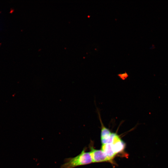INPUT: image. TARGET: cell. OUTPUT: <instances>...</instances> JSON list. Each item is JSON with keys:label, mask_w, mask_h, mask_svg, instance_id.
Instances as JSON below:
<instances>
[{"label": "cell", "mask_w": 168, "mask_h": 168, "mask_svg": "<svg viewBox=\"0 0 168 168\" xmlns=\"http://www.w3.org/2000/svg\"><path fill=\"white\" fill-rule=\"evenodd\" d=\"M97 112L101 124V141L102 144L111 143L112 142L114 133H112L109 128L105 127L101 120L100 114L98 110Z\"/></svg>", "instance_id": "cell-2"}, {"label": "cell", "mask_w": 168, "mask_h": 168, "mask_svg": "<svg viewBox=\"0 0 168 168\" xmlns=\"http://www.w3.org/2000/svg\"><path fill=\"white\" fill-rule=\"evenodd\" d=\"M101 150L105 153L110 160L111 162L116 155L110 143H106L102 145Z\"/></svg>", "instance_id": "cell-5"}, {"label": "cell", "mask_w": 168, "mask_h": 168, "mask_svg": "<svg viewBox=\"0 0 168 168\" xmlns=\"http://www.w3.org/2000/svg\"><path fill=\"white\" fill-rule=\"evenodd\" d=\"M92 162H101L111 161L105 153L101 149H94L91 147L89 152Z\"/></svg>", "instance_id": "cell-3"}, {"label": "cell", "mask_w": 168, "mask_h": 168, "mask_svg": "<svg viewBox=\"0 0 168 168\" xmlns=\"http://www.w3.org/2000/svg\"><path fill=\"white\" fill-rule=\"evenodd\" d=\"M92 162L89 152H86L84 149L77 156L65 159L61 168H74L78 166L90 164Z\"/></svg>", "instance_id": "cell-1"}, {"label": "cell", "mask_w": 168, "mask_h": 168, "mask_svg": "<svg viewBox=\"0 0 168 168\" xmlns=\"http://www.w3.org/2000/svg\"><path fill=\"white\" fill-rule=\"evenodd\" d=\"M110 144L114 151L116 155L123 152L125 147V143L116 133H114Z\"/></svg>", "instance_id": "cell-4"}]
</instances>
